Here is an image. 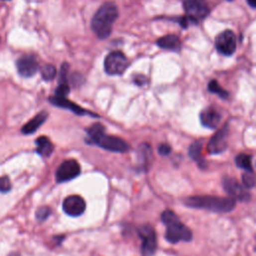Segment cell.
Returning <instances> with one entry per match:
<instances>
[{"label": "cell", "instance_id": "obj_17", "mask_svg": "<svg viewBox=\"0 0 256 256\" xmlns=\"http://www.w3.org/2000/svg\"><path fill=\"white\" fill-rule=\"evenodd\" d=\"M157 45L163 49L172 50V51H179L181 47V42L176 35H166L159 38L156 41Z\"/></svg>", "mask_w": 256, "mask_h": 256}, {"label": "cell", "instance_id": "obj_13", "mask_svg": "<svg viewBox=\"0 0 256 256\" xmlns=\"http://www.w3.org/2000/svg\"><path fill=\"white\" fill-rule=\"evenodd\" d=\"M18 73L23 77L33 76L39 69L38 62L33 55H24L16 62Z\"/></svg>", "mask_w": 256, "mask_h": 256}, {"label": "cell", "instance_id": "obj_23", "mask_svg": "<svg viewBox=\"0 0 256 256\" xmlns=\"http://www.w3.org/2000/svg\"><path fill=\"white\" fill-rule=\"evenodd\" d=\"M139 156H140V160H141V163L144 165V166H147V164L149 163L150 159H151V149H150V146L147 145V144H142L140 147H139Z\"/></svg>", "mask_w": 256, "mask_h": 256}, {"label": "cell", "instance_id": "obj_5", "mask_svg": "<svg viewBox=\"0 0 256 256\" xmlns=\"http://www.w3.org/2000/svg\"><path fill=\"white\" fill-rule=\"evenodd\" d=\"M127 67L128 60L120 51H112L105 57L104 69L109 75H121Z\"/></svg>", "mask_w": 256, "mask_h": 256}, {"label": "cell", "instance_id": "obj_2", "mask_svg": "<svg viewBox=\"0 0 256 256\" xmlns=\"http://www.w3.org/2000/svg\"><path fill=\"white\" fill-rule=\"evenodd\" d=\"M88 140L105 150L124 153L129 150L128 143L120 137L105 134V128L100 123H95L87 129Z\"/></svg>", "mask_w": 256, "mask_h": 256}, {"label": "cell", "instance_id": "obj_11", "mask_svg": "<svg viewBox=\"0 0 256 256\" xmlns=\"http://www.w3.org/2000/svg\"><path fill=\"white\" fill-rule=\"evenodd\" d=\"M63 211L72 217H77L83 214L86 208V203L84 199L78 195H71L64 199L62 203Z\"/></svg>", "mask_w": 256, "mask_h": 256}, {"label": "cell", "instance_id": "obj_12", "mask_svg": "<svg viewBox=\"0 0 256 256\" xmlns=\"http://www.w3.org/2000/svg\"><path fill=\"white\" fill-rule=\"evenodd\" d=\"M227 137H228L227 127H223L220 130H218L208 142L207 151L210 154H219L223 152L227 147Z\"/></svg>", "mask_w": 256, "mask_h": 256}, {"label": "cell", "instance_id": "obj_7", "mask_svg": "<svg viewBox=\"0 0 256 256\" xmlns=\"http://www.w3.org/2000/svg\"><path fill=\"white\" fill-rule=\"evenodd\" d=\"M138 234L142 239L141 253L142 256H152L157 247L156 234L152 226L143 225L139 228Z\"/></svg>", "mask_w": 256, "mask_h": 256}, {"label": "cell", "instance_id": "obj_10", "mask_svg": "<svg viewBox=\"0 0 256 256\" xmlns=\"http://www.w3.org/2000/svg\"><path fill=\"white\" fill-rule=\"evenodd\" d=\"M223 188L226 193L235 200L248 201L250 198V195L246 191V188L234 178H225L223 180Z\"/></svg>", "mask_w": 256, "mask_h": 256}, {"label": "cell", "instance_id": "obj_9", "mask_svg": "<svg viewBox=\"0 0 256 256\" xmlns=\"http://www.w3.org/2000/svg\"><path fill=\"white\" fill-rule=\"evenodd\" d=\"M217 51L225 56L232 55L236 50V36L231 30H225L218 34L215 39Z\"/></svg>", "mask_w": 256, "mask_h": 256}, {"label": "cell", "instance_id": "obj_21", "mask_svg": "<svg viewBox=\"0 0 256 256\" xmlns=\"http://www.w3.org/2000/svg\"><path fill=\"white\" fill-rule=\"evenodd\" d=\"M208 89H209L210 92L217 94L218 96H220V97L223 98V99H226V98L228 97V92H227L226 90H224V89L220 86L219 83H218L216 80H211V81L209 82V84H208Z\"/></svg>", "mask_w": 256, "mask_h": 256}, {"label": "cell", "instance_id": "obj_31", "mask_svg": "<svg viewBox=\"0 0 256 256\" xmlns=\"http://www.w3.org/2000/svg\"><path fill=\"white\" fill-rule=\"evenodd\" d=\"M247 3L252 8H256V0H247Z\"/></svg>", "mask_w": 256, "mask_h": 256}, {"label": "cell", "instance_id": "obj_29", "mask_svg": "<svg viewBox=\"0 0 256 256\" xmlns=\"http://www.w3.org/2000/svg\"><path fill=\"white\" fill-rule=\"evenodd\" d=\"M71 82L76 86V85H81L83 83V76L79 73H73L71 76Z\"/></svg>", "mask_w": 256, "mask_h": 256}, {"label": "cell", "instance_id": "obj_27", "mask_svg": "<svg viewBox=\"0 0 256 256\" xmlns=\"http://www.w3.org/2000/svg\"><path fill=\"white\" fill-rule=\"evenodd\" d=\"M50 213H51V211L48 207H40L36 212V218L39 221H44L48 218Z\"/></svg>", "mask_w": 256, "mask_h": 256}, {"label": "cell", "instance_id": "obj_8", "mask_svg": "<svg viewBox=\"0 0 256 256\" xmlns=\"http://www.w3.org/2000/svg\"><path fill=\"white\" fill-rule=\"evenodd\" d=\"M80 174V165L74 159L63 161L56 171V181L63 183L76 178Z\"/></svg>", "mask_w": 256, "mask_h": 256}, {"label": "cell", "instance_id": "obj_15", "mask_svg": "<svg viewBox=\"0 0 256 256\" xmlns=\"http://www.w3.org/2000/svg\"><path fill=\"white\" fill-rule=\"evenodd\" d=\"M49 101L54 104L55 106L61 107V108H65L68 109L70 111H72L73 113L77 114V115H85V114H91L90 112L86 111L85 109H83L82 107H80L79 105L73 103L70 100H67L66 97H59V96H51L49 97Z\"/></svg>", "mask_w": 256, "mask_h": 256}, {"label": "cell", "instance_id": "obj_3", "mask_svg": "<svg viewBox=\"0 0 256 256\" xmlns=\"http://www.w3.org/2000/svg\"><path fill=\"white\" fill-rule=\"evenodd\" d=\"M185 205L196 209H206L213 212H229L235 206V199L221 196H190L184 200Z\"/></svg>", "mask_w": 256, "mask_h": 256}, {"label": "cell", "instance_id": "obj_1", "mask_svg": "<svg viewBox=\"0 0 256 256\" xmlns=\"http://www.w3.org/2000/svg\"><path fill=\"white\" fill-rule=\"evenodd\" d=\"M118 17V8L114 2H105L91 19V29L100 39L107 38Z\"/></svg>", "mask_w": 256, "mask_h": 256}, {"label": "cell", "instance_id": "obj_30", "mask_svg": "<svg viewBox=\"0 0 256 256\" xmlns=\"http://www.w3.org/2000/svg\"><path fill=\"white\" fill-rule=\"evenodd\" d=\"M133 81L134 83H136L137 85H144L146 82H147V79L144 75H135V77L133 78Z\"/></svg>", "mask_w": 256, "mask_h": 256}, {"label": "cell", "instance_id": "obj_26", "mask_svg": "<svg viewBox=\"0 0 256 256\" xmlns=\"http://www.w3.org/2000/svg\"><path fill=\"white\" fill-rule=\"evenodd\" d=\"M69 84H58V87L55 90V95L59 97H66L69 94Z\"/></svg>", "mask_w": 256, "mask_h": 256}, {"label": "cell", "instance_id": "obj_32", "mask_svg": "<svg viewBox=\"0 0 256 256\" xmlns=\"http://www.w3.org/2000/svg\"><path fill=\"white\" fill-rule=\"evenodd\" d=\"M1 1H9V0H1Z\"/></svg>", "mask_w": 256, "mask_h": 256}, {"label": "cell", "instance_id": "obj_14", "mask_svg": "<svg viewBox=\"0 0 256 256\" xmlns=\"http://www.w3.org/2000/svg\"><path fill=\"white\" fill-rule=\"evenodd\" d=\"M200 121L203 126L214 129L221 121V114L217 109L208 107L202 110V112L200 113Z\"/></svg>", "mask_w": 256, "mask_h": 256}, {"label": "cell", "instance_id": "obj_4", "mask_svg": "<svg viewBox=\"0 0 256 256\" xmlns=\"http://www.w3.org/2000/svg\"><path fill=\"white\" fill-rule=\"evenodd\" d=\"M161 220L166 226L165 238L170 243H178L179 241H190L192 232L179 220L178 216L171 210H166L161 215Z\"/></svg>", "mask_w": 256, "mask_h": 256}, {"label": "cell", "instance_id": "obj_24", "mask_svg": "<svg viewBox=\"0 0 256 256\" xmlns=\"http://www.w3.org/2000/svg\"><path fill=\"white\" fill-rule=\"evenodd\" d=\"M242 183H243V186L245 188H252L255 186L256 184V178L255 176L253 175V172H249V171H246L243 175H242Z\"/></svg>", "mask_w": 256, "mask_h": 256}, {"label": "cell", "instance_id": "obj_25", "mask_svg": "<svg viewBox=\"0 0 256 256\" xmlns=\"http://www.w3.org/2000/svg\"><path fill=\"white\" fill-rule=\"evenodd\" d=\"M11 182L9 177L7 176H1L0 177V192L1 193H7L11 190Z\"/></svg>", "mask_w": 256, "mask_h": 256}, {"label": "cell", "instance_id": "obj_28", "mask_svg": "<svg viewBox=\"0 0 256 256\" xmlns=\"http://www.w3.org/2000/svg\"><path fill=\"white\" fill-rule=\"evenodd\" d=\"M158 152H159V154H161L163 156H166V155L170 154V152H171V147H170L166 143H162L158 146Z\"/></svg>", "mask_w": 256, "mask_h": 256}, {"label": "cell", "instance_id": "obj_19", "mask_svg": "<svg viewBox=\"0 0 256 256\" xmlns=\"http://www.w3.org/2000/svg\"><path fill=\"white\" fill-rule=\"evenodd\" d=\"M235 162L239 168L244 169L245 171L252 172V164H251V156L250 155H247L244 153L239 154L236 156Z\"/></svg>", "mask_w": 256, "mask_h": 256}, {"label": "cell", "instance_id": "obj_22", "mask_svg": "<svg viewBox=\"0 0 256 256\" xmlns=\"http://www.w3.org/2000/svg\"><path fill=\"white\" fill-rule=\"evenodd\" d=\"M40 71H41V76L45 81L52 80L56 75V68L52 64H45Z\"/></svg>", "mask_w": 256, "mask_h": 256}, {"label": "cell", "instance_id": "obj_18", "mask_svg": "<svg viewBox=\"0 0 256 256\" xmlns=\"http://www.w3.org/2000/svg\"><path fill=\"white\" fill-rule=\"evenodd\" d=\"M35 143L37 146V153L40 154L41 156L48 157L52 154L54 150V146L48 137L40 136L36 139Z\"/></svg>", "mask_w": 256, "mask_h": 256}, {"label": "cell", "instance_id": "obj_6", "mask_svg": "<svg viewBox=\"0 0 256 256\" xmlns=\"http://www.w3.org/2000/svg\"><path fill=\"white\" fill-rule=\"evenodd\" d=\"M183 7L186 12V16L193 23H197L199 20L205 18L209 13V8L205 0H183Z\"/></svg>", "mask_w": 256, "mask_h": 256}, {"label": "cell", "instance_id": "obj_16", "mask_svg": "<svg viewBox=\"0 0 256 256\" xmlns=\"http://www.w3.org/2000/svg\"><path fill=\"white\" fill-rule=\"evenodd\" d=\"M48 113L46 111H41L38 114H36L32 119H30L22 128L21 132L25 135L33 134L47 119Z\"/></svg>", "mask_w": 256, "mask_h": 256}, {"label": "cell", "instance_id": "obj_20", "mask_svg": "<svg viewBox=\"0 0 256 256\" xmlns=\"http://www.w3.org/2000/svg\"><path fill=\"white\" fill-rule=\"evenodd\" d=\"M201 148L202 145L200 142H194L189 147V156L193 160L197 161L200 166H202L203 164V159L201 158Z\"/></svg>", "mask_w": 256, "mask_h": 256}]
</instances>
